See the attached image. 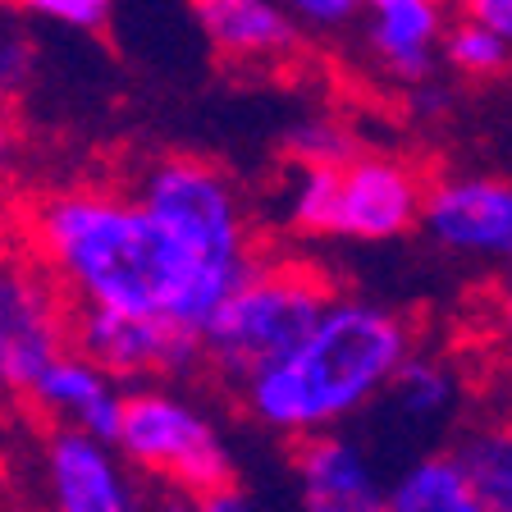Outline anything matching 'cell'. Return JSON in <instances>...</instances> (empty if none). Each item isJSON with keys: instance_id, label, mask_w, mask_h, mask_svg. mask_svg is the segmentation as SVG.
Instances as JSON below:
<instances>
[{"instance_id": "9a60e30c", "label": "cell", "mask_w": 512, "mask_h": 512, "mask_svg": "<svg viewBox=\"0 0 512 512\" xmlns=\"http://www.w3.org/2000/svg\"><path fill=\"white\" fill-rule=\"evenodd\" d=\"M439 0H375V55L389 64V74L403 78V83H416V78L430 74V37L439 28L435 14Z\"/></svg>"}, {"instance_id": "30bf717a", "label": "cell", "mask_w": 512, "mask_h": 512, "mask_svg": "<svg viewBox=\"0 0 512 512\" xmlns=\"http://www.w3.org/2000/svg\"><path fill=\"white\" fill-rule=\"evenodd\" d=\"M421 229L444 252L512 266V179L448 174L426 188Z\"/></svg>"}, {"instance_id": "7c38bea8", "label": "cell", "mask_w": 512, "mask_h": 512, "mask_svg": "<svg viewBox=\"0 0 512 512\" xmlns=\"http://www.w3.org/2000/svg\"><path fill=\"white\" fill-rule=\"evenodd\" d=\"M124 389L128 384H119L106 366H96L87 352L69 348L37 375V384L28 389L23 403L42 416L46 426H74L115 439L119 412H124Z\"/></svg>"}, {"instance_id": "ac0fdd59", "label": "cell", "mask_w": 512, "mask_h": 512, "mask_svg": "<svg viewBox=\"0 0 512 512\" xmlns=\"http://www.w3.org/2000/svg\"><path fill=\"white\" fill-rule=\"evenodd\" d=\"M334 188H339V165H293V179L279 197L288 229L302 238H330Z\"/></svg>"}, {"instance_id": "ba28073f", "label": "cell", "mask_w": 512, "mask_h": 512, "mask_svg": "<svg viewBox=\"0 0 512 512\" xmlns=\"http://www.w3.org/2000/svg\"><path fill=\"white\" fill-rule=\"evenodd\" d=\"M74 348L106 366L119 384L170 380L202 366V334L165 316L115 307H74Z\"/></svg>"}, {"instance_id": "277c9868", "label": "cell", "mask_w": 512, "mask_h": 512, "mask_svg": "<svg viewBox=\"0 0 512 512\" xmlns=\"http://www.w3.org/2000/svg\"><path fill=\"white\" fill-rule=\"evenodd\" d=\"M133 192L188 247L192 261L202 270H211L215 279H224L229 288L261 261L256 220L247 211L243 188L215 160L156 156L138 170Z\"/></svg>"}, {"instance_id": "f1b7e54d", "label": "cell", "mask_w": 512, "mask_h": 512, "mask_svg": "<svg viewBox=\"0 0 512 512\" xmlns=\"http://www.w3.org/2000/svg\"><path fill=\"white\" fill-rule=\"evenodd\" d=\"M0 5H5V0H0Z\"/></svg>"}, {"instance_id": "4316f807", "label": "cell", "mask_w": 512, "mask_h": 512, "mask_svg": "<svg viewBox=\"0 0 512 512\" xmlns=\"http://www.w3.org/2000/svg\"><path fill=\"white\" fill-rule=\"evenodd\" d=\"M0 512H28V508H14V503H0Z\"/></svg>"}, {"instance_id": "cb8c5ba5", "label": "cell", "mask_w": 512, "mask_h": 512, "mask_svg": "<svg viewBox=\"0 0 512 512\" xmlns=\"http://www.w3.org/2000/svg\"><path fill=\"white\" fill-rule=\"evenodd\" d=\"M462 10H467V19L485 23L503 42H512V0H462Z\"/></svg>"}, {"instance_id": "d6986e66", "label": "cell", "mask_w": 512, "mask_h": 512, "mask_svg": "<svg viewBox=\"0 0 512 512\" xmlns=\"http://www.w3.org/2000/svg\"><path fill=\"white\" fill-rule=\"evenodd\" d=\"M444 55H448V64L462 69L467 78H494L508 69V42L476 19H462L458 28H448Z\"/></svg>"}, {"instance_id": "8992f818", "label": "cell", "mask_w": 512, "mask_h": 512, "mask_svg": "<svg viewBox=\"0 0 512 512\" xmlns=\"http://www.w3.org/2000/svg\"><path fill=\"white\" fill-rule=\"evenodd\" d=\"M74 348V302L23 247L0 252V398L23 403L37 375Z\"/></svg>"}, {"instance_id": "603a6c76", "label": "cell", "mask_w": 512, "mask_h": 512, "mask_svg": "<svg viewBox=\"0 0 512 512\" xmlns=\"http://www.w3.org/2000/svg\"><path fill=\"white\" fill-rule=\"evenodd\" d=\"M32 14H46L55 23H69V28H101L110 19V0H14Z\"/></svg>"}, {"instance_id": "e0dca14e", "label": "cell", "mask_w": 512, "mask_h": 512, "mask_svg": "<svg viewBox=\"0 0 512 512\" xmlns=\"http://www.w3.org/2000/svg\"><path fill=\"white\" fill-rule=\"evenodd\" d=\"M485 512H512V421H485L453 448Z\"/></svg>"}, {"instance_id": "2e32d148", "label": "cell", "mask_w": 512, "mask_h": 512, "mask_svg": "<svg viewBox=\"0 0 512 512\" xmlns=\"http://www.w3.org/2000/svg\"><path fill=\"white\" fill-rule=\"evenodd\" d=\"M384 398L394 403V416L407 421V426H435V421H444L458 407L462 384H458V371L444 357H430V352L412 348V357L389 380Z\"/></svg>"}, {"instance_id": "7a4b0ae2", "label": "cell", "mask_w": 512, "mask_h": 512, "mask_svg": "<svg viewBox=\"0 0 512 512\" xmlns=\"http://www.w3.org/2000/svg\"><path fill=\"white\" fill-rule=\"evenodd\" d=\"M412 348V320L394 307L334 298L307 339L279 366L256 375L238 398L256 426L279 439L339 430L343 421L380 403Z\"/></svg>"}, {"instance_id": "5bb4252c", "label": "cell", "mask_w": 512, "mask_h": 512, "mask_svg": "<svg viewBox=\"0 0 512 512\" xmlns=\"http://www.w3.org/2000/svg\"><path fill=\"white\" fill-rule=\"evenodd\" d=\"M380 512H485L453 453H430L384 485Z\"/></svg>"}, {"instance_id": "52a82bcc", "label": "cell", "mask_w": 512, "mask_h": 512, "mask_svg": "<svg viewBox=\"0 0 512 512\" xmlns=\"http://www.w3.org/2000/svg\"><path fill=\"white\" fill-rule=\"evenodd\" d=\"M37 494L42 512H165L170 494L156 499L142 485V471L119 453L115 439L74 426H46L37 448Z\"/></svg>"}, {"instance_id": "484cf974", "label": "cell", "mask_w": 512, "mask_h": 512, "mask_svg": "<svg viewBox=\"0 0 512 512\" xmlns=\"http://www.w3.org/2000/svg\"><path fill=\"white\" fill-rule=\"evenodd\" d=\"M298 14H307V19L325 23V19H343V5L339 0H288Z\"/></svg>"}, {"instance_id": "4fadbf2b", "label": "cell", "mask_w": 512, "mask_h": 512, "mask_svg": "<svg viewBox=\"0 0 512 512\" xmlns=\"http://www.w3.org/2000/svg\"><path fill=\"white\" fill-rule=\"evenodd\" d=\"M206 42L220 60L234 64H270L293 55L298 32L270 0H192Z\"/></svg>"}, {"instance_id": "5b68a950", "label": "cell", "mask_w": 512, "mask_h": 512, "mask_svg": "<svg viewBox=\"0 0 512 512\" xmlns=\"http://www.w3.org/2000/svg\"><path fill=\"white\" fill-rule=\"evenodd\" d=\"M115 444L165 494H206L238 476L224 426L188 389L142 380L124 389Z\"/></svg>"}, {"instance_id": "44dd1931", "label": "cell", "mask_w": 512, "mask_h": 512, "mask_svg": "<svg viewBox=\"0 0 512 512\" xmlns=\"http://www.w3.org/2000/svg\"><path fill=\"white\" fill-rule=\"evenodd\" d=\"M28 78V51L23 42H0V170L14 160L19 128H14V92Z\"/></svg>"}, {"instance_id": "6da1fadb", "label": "cell", "mask_w": 512, "mask_h": 512, "mask_svg": "<svg viewBox=\"0 0 512 512\" xmlns=\"http://www.w3.org/2000/svg\"><path fill=\"white\" fill-rule=\"evenodd\" d=\"M23 247L55 275L74 307L165 316L202 334L234 288L142 206L133 188L64 183L23 206Z\"/></svg>"}, {"instance_id": "7402d4cb", "label": "cell", "mask_w": 512, "mask_h": 512, "mask_svg": "<svg viewBox=\"0 0 512 512\" xmlns=\"http://www.w3.org/2000/svg\"><path fill=\"white\" fill-rule=\"evenodd\" d=\"M165 512H261V503L238 485H220V490H206V494H170V508Z\"/></svg>"}, {"instance_id": "ffe728a7", "label": "cell", "mask_w": 512, "mask_h": 512, "mask_svg": "<svg viewBox=\"0 0 512 512\" xmlns=\"http://www.w3.org/2000/svg\"><path fill=\"white\" fill-rule=\"evenodd\" d=\"M352 151V138L334 119H307L288 133V160L293 165H343Z\"/></svg>"}, {"instance_id": "9c48e42d", "label": "cell", "mask_w": 512, "mask_h": 512, "mask_svg": "<svg viewBox=\"0 0 512 512\" xmlns=\"http://www.w3.org/2000/svg\"><path fill=\"white\" fill-rule=\"evenodd\" d=\"M426 174L398 156H348L339 165L330 238L343 243H394L421 224Z\"/></svg>"}, {"instance_id": "3957f363", "label": "cell", "mask_w": 512, "mask_h": 512, "mask_svg": "<svg viewBox=\"0 0 512 512\" xmlns=\"http://www.w3.org/2000/svg\"><path fill=\"white\" fill-rule=\"evenodd\" d=\"M339 298L311 261H256L202 330V366L234 394L279 366Z\"/></svg>"}, {"instance_id": "d4e9b609", "label": "cell", "mask_w": 512, "mask_h": 512, "mask_svg": "<svg viewBox=\"0 0 512 512\" xmlns=\"http://www.w3.org/2000/svg\"><path fill=\"white\" fill-rule=\"evenodd\" d=\"M494 325H499V334L512 343V270L503 275V284L494 288Z\"/></svg>"}, {"instance_id": "8fae6325", "label": "cell", "mask_w": 512, "mask_h": 512, "mask_svg": "<svg viewBox=\"0 0 512 512\" xmlns=\"http://www.w3.org/2000/svg\"><path fill=\"white\" fill-rule=\"evenodd\" d=\"M293 444V485L302 512H380L384 476L362 439L320 430Z\"/></svg>"}, {"instance_id": "83f0119b", "label": "cell", "mask_w": 512, "mask_h": 512, "mask_svg": "<svg viewBox=\"0 0 512 512\" xmlns=\"http://www.w3.org/2000/svg\"><path fill=\"white\" fill-rule=\"evenodd\" d=\"M339 5H343V14H348V10H352V5H357V0H339Z\"/></svg>"}]
</instances>
